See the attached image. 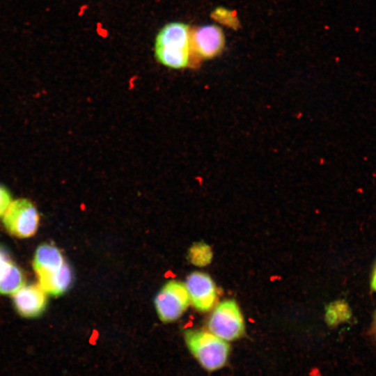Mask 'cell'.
<instances>
[{
  "label": "cell",
  "mask_w": 376,
  "mask_h": 376,
  "mask_svg": "<svg viewBox=\"0 0 376 376\" xmlns=\"http://www.w3.org/2000/svg\"><path fill=\"white\" fill-rule=\"evenodd\" d=\"M190 30L187 24L171 22L158 33L155 44L157 60L164 66L181 69L190 61Z\"/></svg>",
  "instance_id": "1"
},
{
  "label": "cell",
  "mask_w": 376,
  "mask_h": 376,
  "mask_svg": "<svg viewBox=\"0 0 376 376\" xmlns=\"http://www.w3.org/2000/svg\"><path fill=\"white\" fill-rule=\"evenodd\" d=\"M184 336L191 354L206 370L214 371L227 363L230 348L226 340L200 330H187Z\"/></svg>",
  "instance_id": "2"
},
{
  "label": "cell",
  "mask_w": 376,
  "mask_h": 376,
  "mask_svg": "<svg viewBox=\"0 0 376 376\" xmlns=\"http://www.w3.org/2000/svg\"><path fill=\"white\" fill-rule=\"evenodd\" d=\"M6 230L19 238H27L36 233L39 214L33 203L27 198L13 201L3 216Z\"/></svg>",
  "instance_id": "3"
},
{
  "label": "cell",
  "mask_w": 376,
  "mask_h": 376,
  "mask_svg": "<svg viewBox=\"0 0 376 376\" xmlns=\"http://www.w3.org/2000/svg\"><path fill=\"white\" fill-rule=\"evenodd\" d=\"M210 332L226 340H235L244 334V322L237 303L226 300L213 311L209 320Z\"/></svg>",
  "instance_id": "4"
},
{
  "label": "cell",
  "mask_w": 376,
  "mask_h": 376,
  "mask_svg": "<svg viewBox=\"0 0 376 376\" xmlns=\"http://www.w3.org/2000/svg\"><path fill=\"white\" fill-rule=\"evenodd\" d=\"M190 302L185 285L178 281L166 283L157 295L155 308L159 319L170 322L179 318Z\"/></svg>",
  "instance_id": "5"
},
{
  "label": "cell",
  "mask_w": 376,
  "mask_h": 376,
  "mask_svg": "<svg viewBox=\"0 0 376 376\" xmlns=\"http://www.w3.org/2000/svg\"><path fill=\"white\" fill-rule=\"evenodd\" d=\"M222 30L214 24L199 26L190 32V45L197 56L212 58L217 56L224 47Z\"/></svg>",
  "instance_id": "6"
},
{
  "label": "cell",
  "mask_w": 376,
  "mask_h": 376,
  "mask_svg": "<svg viewBox=\"0 0 376 376\" xmlns=\"http://www.w3.org/2000/svg\"><path fill=\"white\" fill-rule=\"evenodd\" d=\"M190 301L200 311H207L214 306L217 299L214 283L206 274L193 272L185 283Z\"/></svg>",
  "instance_id": "7"
},
{
  "label": "cell",
  "mask_w": 376,
  "mask_h": 376,
  "mask_svg": "<svg viewBox=\"0 0 376 376\" xmlns=\"http://www.w3.org/2000/svg\"><path fill=\"white\" fill-rule=\"evenodd\" d=\"M13 302L21 316L36 318L45 310L47 293L39 284L24 285L13 294Z\"/></svg>",
  "instance_id": "8"
},
{
  "label": "cell",
  "mask_w": 376,
  "mask_h": 376,
  "mask_svg": "<svg viewBox=\"0 0 376 376\" xmlns=\"http://www.w3.org/2000/svg\"><path fill=\"white\" fill-rule=\"evenodd\" d=\"M36 275L40 287L47 294L54 296L63 294L70 288L72 281V272L66 263L56 272Z\"/></svg>",
  "instance_id": "9"
},
{
  "label": "cell",
  "mask_w": 376,
  "mask_h": 376,
  "mask_svg": "<svg viewBox=\"0 0 376 376\" xmlns=\"http://www.w3.org/2000/svg\"><path fill=\"white\" fill-rule=\"evenodd\" d=\"M60 250L50 244L38 246L34 253L33 267L36 274L51 273L58 271L65 263Z\"/></svg>",
  "instance_id": "10"
},
{
  "label": "cell",
  "mask_w": 376,
  "mask_h": 376,
  "mask_svg": "<svg viewBox=\"0 0 376 376\" xmlns=\"http://www.w3.org/2000/svg\"><path fill=\"white\" fill-rule=\"evenodd\" d=\"M24 282L22 271L15 264L9 274L0 283V294H14L24 285Z\"/></svg>",
  "instance_id": "11"
},
{
  "label": "cell",
  "mask_w": 376,
  "mask_h": 376,
  "mask_svg": "<svg viewBox=\"0 0 376 376\" xmlns=\"http://www.w3.org/2000/svg\"><path fill=\"white\" fill-rule=\"evenodd\" d=\"M189 256L193 264L198 266H205L210 263L212 253L208 245L198 243L190 249Z\"/></svg>",
  "instance_id": "12"
},
{
  "label": "cell",
  "mask_w": 376,
  "mask_h": 376,
  "mask_svg": "<svg viewBox=\"0 0 376 376\" xmlns=\"http://www.w3.org/2000/svg\"><path fill=\"white\" fill-rule=\"evenodd\" d=\"M347 306L342 301L335 302L330 305L326 312V320L328 324L334 325L346 320L350 317Z\"/></svg>",
  "instance_id": "13"
},
{
  "label": "cell",
  "mask_w": 376,
  "mask_h": 376,
  "mask_svg": "<svg viewBox=\"0 0 376 376\" xmlns=\"http://www.w3.org/2000/svg\"><path fill=\"white\" fill-rule=\"evenodd\" d=\"M14 265L8 253L0 248V283L9 274Z\"/></svg>",
  "instance_id": "14"
},
{
  "label": "cell",
  "mask_w": 376,
  "mask_h": 376,
  "mask_svg": "<svg viewBox=\"0 0 376 376\" xmlns=\"http://www.w3.org/2000/svg\"><path fill=\"white\" fill-rule=\"evenodd\" d=\"M12 201V196L8 189L0 184V217L3 216Z\"/></svg>",
  "instance_id": "15"
},
{
  "label": "cell",
  "mask_w": 376,
  "mask_h": 376,
  "mask_svg": "<svg viewBox=\"0 0 376 376\" xmlns=\"http://www.w3.org/2000/svg\"><path fill=\"white\" fill-rule=\"evenodd\" d=\"M370 288L373 291L376 292V263L374 266L370 278Z\"/></svg>",
  "instance_id": "16"
},
{
  "label": "cell",
  "mask_w": 376,
  "mask_h": 376,
  "mask_svg": "<svg viewBox=\"0 0 376 376\" xmlns=\"http://www.w3.org/2000/svg\"><path fill=\"white\" fill-rule=\"evenodd\" d=\"M373 334L376 338V312L374 315L373 324Z\"/></svg>",
  "instance_id": "17"
}]
</instances>
